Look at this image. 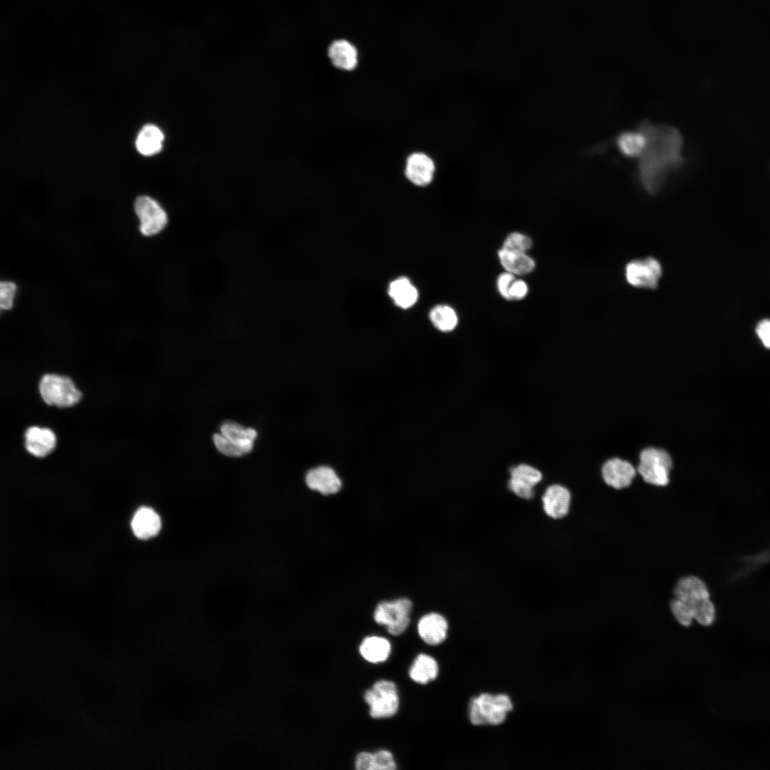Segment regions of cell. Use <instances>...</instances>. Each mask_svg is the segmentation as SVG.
<instances>
[{
  "mask_svg": "<svg viewBox=\"0 0 770 770\" xmlns=\"http://www.w3.org/2000/svg\"><path fill=\"white\" fill-rule=\"evenodd\" d=\"M388 294L396 306L404 309L412 307L419 299L416 287L406 277H400L391 282Z\"/></svg>",
  "mask_w": 770,
  "mask_h": 770,
  "instance_id": "19",
  "label": "cell"
},
{
  "mask_svg": "<svg viewBox=\"0 0 770 770\" xmlns=\"http://www.w3.org/2000/svg\"><path fill=\"white\" fill-rule=\"evenodd\" d=\"M435 165L432 159L422 153H415L407 158L405 174L410 182L426 186L433 180Z\"/></svg>",
  "mask_w": 770,
  "mask_h": 770,
  "instance_id": "13",
  "label": "cell"
},
{
  "mask_svg": "<svg viewBox=\"0 0 770 770\" xmlns=\"http://www.w3.org/2000/svg\"><path fill=\"white\" fill-rule=\"evenodd\" d=\"M16 291V286L11 282H1L0 283V307L4 310H9L13 306L14 298Z\"/></svg>",
  "mask_w": 770,
  "mask_h": 770,
  "instance_id": "31",
  "label": "cell"
},
{
  "mask_svg": "<svg viewBox=\"0 0 770 770\" xmlns=\"http://www.w3.org/2000/svg\"><path fill=\"white\" fill-rule=\"evenodd\" d=\"M364 700L369 707V714L375 719L388 718L396 714L399 708V696L395 683L386 679L376 682L364 694Z\"/></svg>",
  "mask_w": 770,
  "mask_h": 770,
  "instance_id": "5",
  "label": "cell"
},
{
  "mask_svg": "<svg viewBox=\"0 0 770 770\" xmlns=\"http://www.w3.org/2000/svg\"><path fill=\"white\" fill-rule=\"evenodd\" d=\"M542 480V473L535 468L520 464L510 471L508 487L516 496L530 499L534 495V486Z\"/></svg>",
  "mask_w": 770,
  "mask_h": 770,
  "instance_id": "10",
  "label": "cell"
},
{
  "mask_svg": "<svg viewBox=\"0 0 770 770\" xmlns=\"http://www.w3.org/2000/svg\"><path fill=\"white\" fill-rule=\"evenodd\" d=\"M528 292V287L525 282L522 279H515L508 289V300H519L525 297Z\"/></svg>",
  "mask_w": 770,
  "mask_h": 770,
  "instance_id": "32",
  "label": "cell"
},
{
  "mask_svg": "<svg viewBox=\"0 0 770 770\" xmlns=\"http://www.w3.org/2000/svg\"><path fill=\"white\" fill-rule=\"evenodd\" d=\"M25 448L32 456L43 458L50 454L56 445V436L48 428L33 426L24 433Z\"/></svg>",
  "mask_w": 770,
  "mask_h": 770,
  "instance_id": "12",
  "label": "cell"
},
{
  "mask_svg": "<svg viewBox=\"0 0 770 770\" xmlns=\"http://www.w3.org/2000/svg\"><path fill=\"white\" fill-rule=\"evenodd\" d=\"M756 332L763 344L770 349V320L759 322Z\"/></svg>",
  "mask_w": 770,
  "mask_h": 770,
  "instance_id": "34",
  "label": "cell"
},
{
  "mask_svg": "<svg viewBox=\"0 0 770 770\" xmlns=\"http://www.w3.org/2000/svg\"><path fill=\"white\" fill-rule=\"evenodd\" d=\"M412 603L407 598L379 603L374 612V619L379 625H384L392 635L404 633L410 623Z\"/></svg>",
  "mask_w": 770,
  "mask_h": 770,
  "instance_id": "7",
  "label": "cell"
},
{
  "mask_svg": "<svg viewBox=\"0 0 770 770\" xmlns=\"http://www.w3.org/2000/svg\"><path fill=\"white\" fill-rule=\"evenodd\" d=\"M672 461L664 449L650 447L642 451L637 471L647 483L665 486L669 483Z\"/></svg>",
  "mask_w": 770,
  "mask_h": 770,
  "instance_id": "6",
  "label": "cell"
},
{
  "mask_svg": "<svg viewBox=\"0 0 770 770\" xmlns=\"http://www.w3.org/2000/svg\"><path fill=\"white\" fill-rule=\"evenodd\" d=\"M513 704L503 694H481L473 698L469 705V718L474 725H498L504 722Z\"/></svg>",
  "mask_w": 770,
  "mask_h": 770,
  "instance_id": "3",
  "label": "cell"
},
{
  "mask_svg": "<svg viewBox=\"0 0 770 770\" xmlns=\"http://www.w3.org/2000/svg\"><path fill=\"white\" fill-rule=\"evenodd\" d=\"M515 279L513 274L508 272L501 273L497 279V288L500 294L505 299H508V289L511 283Z\"/></svg>",
  "mask_w": 770,
  "mask_h": 770,
  "instance_id": "33",
  "label": "cell"
},
{
  "mask_svg": "<svg viewBox=\"0 0 770 770\" xmlns=\"http://www.w3.org/2000/svg\"><path fill=\"white\" fill-rule=\"evenodd\" d=\"M646 145V137L638 128L636 130L620 133L616 138V145L620 153L627 158H639Z\"/></svg>",
  "mask_w": 770,
  "mask_h": 770,
  "instance_id": "24",
  "label": "cell"
},
{
  "mask_svg": "<svg viewBox=\"0 0 770 770\" xmlns=\"http://www.w3.org/2000/svg\"><path fill=\"white\" fill-rule=\"evenodd\" d=\"M627 282L636 288L655 289L662 275L660 262L652 257L636 259L628 262L625 267Z\"/></svg>",
  "mask_w": 770,
  "mask_h": 770,
  "instance_id": "8",
  "label": "cell"
},
{
  "mask_svg": "<svg viewBox=\"0 0 770 770\" xmlns=\"http://www.w3.org/2000/svg\"><path fill=\"white\" fill-rule=\"evenodd\" d=\"M533 245L530 237L520 232H514L507 236L502 248L518 252H527Z\"/></svg>",
  "mask_w": 770,
  "mask_h": 770,
  "instance_id": "27",
  "label": "cell"
},
{
  "mask_svg": "<svg viewBox=\"0 0 770 770\" xmlns=\"http://www.w3.org/2000/svg\"><path fill=\"white\" fill-rule=\"evenodd\" d=\"M639 128L646 137L645 150L638 158L639 180L647 192L655 194L682 164L683 138L672 125L644 122Z\"/></svg>",
  "mask_w": 770,
  "mask_h": 770,
  "instance_id": "1",
  "label": "cell"
},
{
  "mask_svg": "<svg viewBox=\"0 0 770 770\" xmlns=\"http://www.w3.org/2000/svg\"><path fill=\"white\" fill-rule=\"evenodd\" d=\"M396 763L392 754L387 750H379L371 754V770H394Z\"/></svg>",
  "mask_w": 770,
  "mask_h": 770,
  "instance_id": "28",
  "label": "cell"
},
{
  "mask_svg": "<svg viewBox=\"0 0 770 770\" xmlns=\"http://www.w3.org/2000/svg\"><path fill=\"white\" fill-rule=\"evenodd\" d=\"M305 481L310 489L323 495L336 493L342 487V481L336 472L325 466L309 470L306 475Z\"/></svg>",
  "mask_w": 770,
  "mask_h": 770,
  "instance_id": "16",
  "label": "cell"
},
{
  "mask_svg": "<svg viewBox=\"0 0 770 770\" xmlns=\"http://www.w3.org/2000/svg\"><path fill=\"white\" fill-rule=\"evenodd\" d=\"M542 500L545 513L552 518H562L569 512L571 496L570 491L563 486L555 484L549 486Z\"/></svg>",
  "mask_w": 770,
  "mask_h": 770,
  "instance_id": "15",
  "label": "cell"
},
{
  "mask_svg": "<svg viewBox=\"0 0 770 770\" xmlns=\"http://www.w3.org/2000/svg\"><path fill=\"white\" fill-rule=\"evenodd\" d=\"M371 754L369 752H360L355 759V768L358 770H371Z\"/></svg>",
  "mask_w": 770,
  "mask_h": 770,
  "instance_id": "35",
  "label": "cell"
},
{
  "mask_svg": "<svg viewBox=\"0 0 770 770\" xmlns=\"http://www.w3.org/2000/svg\"><path fill=\"white\" fill-rule=\"evenodd\" d=\"M670 608L675 619L680 625L688 627L692 624L694 620L693 615L687 605L682 601L677 598L673 599L670 603Z\"/></svg>",
  "mask_w": 770,
  "mask_h": 770,
  "instance_id": "29",
  "label": "cell"
},
{
  "mask_svg": "<svg viewBox=\"0 0 770 770\" xmlns=\"http://www.w3.org/2000/svg\"><path fill=\"white\" fill-rule=\"evenodd\" d=\"M212 441L216 448L222 454L230 457H239L245 455L244 452L232 443L221 433H215Z\"/></svg>",
  "mask_w": 770,
  "mask_h": 770,
  "instance_id": "30",
  "label": "cell"
},
{
  "mask_svg": "<svg viewBox=\"0 0 770 770\" xmlns=\"http://www.w3.org/2000/svg\"><path fill=\"white\" fill-rule=\"evenodd\" d=\"M134 210L139 218L140 232L147 237L160 232L168 223V216L159 203L147 195L136 198Z\"/></svg>",
  "mask_w": 770,
  "mask_h": 770,
  "instance_id": "9",
  "label": "cell"
},
{
  "mask_svg": "<svg viewBox=\"0 0 770 770\" xmlns=\"http://www.w3.org/2000/svg\"><path fill=\"white\" fill-rule=\"evenodd\" d=\"M328 56L335 67L343 70H353L357 64V51L345 40L333 41L329 46Z\"/></svg>",
  "mask_w": 770,
  "mask_h": 770,
  "instance_id": "21",
  "label": "cell"
},
{
  "mask_svg": "<svg viewBox=\"0 0 770 770\" xmlns=\"http://www.w3.org/2000/svg\"><path fill=\"white\" fill-rule=\"evenodd\" d=\"M447 631V621L438 613L427 614L422 617L418 623L419 635L428 645H436L441 643L446 637Z\"/></svg>",
  "mask_w": 770,
  "mask_h": 770,
  "instance_id": "17",
  "label": "cell"
},
{
  "mask_svg": "<svg viewBox=\"0 0 770 770\" xmlns=\"http://www.w3.org/2000/svg\"><path fill=\"white\" fill-rule=\"evenodd\" d=\"M220 433L235 446L240 448L245 454L250 453L254 446L257 432L252 428H245L233 421L223 422L220 426Z\"/></svg>",
  "mask_w": 770,
  "mask_h": 770,
  "instance_id": "18",
  "label": "cell"
},
{
  "mask_svg": "<svg viewBox=\"0 0 770 770\" xmlns=\"http://www.w3.org/2000/svg\"><path fill=\"white\" fill-rule=\"evenodd\" d=\"M41 399L46 404L68 408L78 404L82 393L68 376L56 374H44L38 384Z\"/></svg>",
  "mask_w": 770,
  "mask_h": 770,
  "instance_id": "4",
  "label": "cell"
},
{
  "mask_svg": "<svg viewBox=\"0 0 770 770\" xmlns=\"http://www.w3.org/2000/svg\"><path fill=\"white\" fill-rule=\"evenodd\" d=\"M674 593L675 598L687 605L698 623L709 626L714 622L715 609L707 587L700 578L693 575L680 578Z\"/></svg>",
  "mask_w": 770,
  "mask_h": 770,
  "instance_id": "2",
  "label": "cell"
},
{
  "mask_svg": "<svg viewBox=\"0 0 770 770\" xmlns=\"http://www.w3.org/2000/svg\"><path fill=\"white\" fill-rule=\"evenodd\" d=\"M161 525V519L158 513L147 506H142L135 511L130 523L134 535L141 540L157 535Z\"/></svg>",
  "mask_w": 770,
  "mask_h": 770,
  "instance_id": "14",
  "label": "cell"
},
{
  "mask_svg": "<svg viewBox=\"0 0 770 770\" xmlns=\"http://www.w3.org/2000/svg\"><path fill=\"white\" fill-rule=\"evenodd\" d=\"M438 673V666L434 658L420 654L414 659L409 672L411 679L416 683L425 684L435 679Z\"/></svg>",
  "mask_w": 770,
  "mask_h": 770,
  "instance_id": "25",
  "label": "cell"
},
{
  "mask_svg": "<svg viewBox=\"0 0 770 770\" xmlns=\"http://www.w3.org/2000/svg\"><path fill=\"white\" fill-rule=\"evenodd\" d=\"M500 265L506 272L514 275L526 274L535 267L534 260L526 252H518L501 248L498 252Z\"/></svg>",
  "mask_w": 770,
  "mask_h": 770,
  "instance_id": "20",
  "label": "cell"
},
{
  "mask_svg": "<svg viewBox=\"0 0 770 770\" xmlns=\"http://www.w3.org/2000/svg\"><path fill=\"white\" fill-rule=\"evenodd\" d=\"M636 475V470L628 461L619 458L607 460L602 467V476L605 483L613 488L628 487Z\"/></svg>",
  "mask_w": 770,
  "mask_h": 770,
  "instance_id": "11",
  "label": "cell"
},
{
  "mask_svg": "<svg viewBox=\"0 0 770 770\" xmlns=\"http://www.w3.org/2000/svg\"><path fill=\"white\" fill-rule=\"evenodd\" d=\"M164 135L155 125L147 124L139 131L136 140L137 150L143 155L150 156L160 151Z\"/></svg>",
  "mask_w": 770,
  "mask_h": 770,
  "instance_id": "22",
  "label": "cell"
},
{
  "mask_svg": "<svg viewBox=\"0 0 770 770\" xmlns=\"http://www.w3.org/2000/svg\"><path fill=\"white\" fill-rule=\"evenodd\" d=\"M429 319L439 331L449 332L457 326L458 319L456 311L450 306L438 304L433 307L429 312Z\"/></svg>",
  "mask_w": 770,
  "mask_h": 770,
  "instance_id": "26",
  "label": "cell"
},
{
  "mask_svg": "<svg viewBox=\"0 0 770 770\" xmlns=\"http://www.w3.org/2000/svg\"><path fill=\"white\" fill-rule=\"evenodd\" d=\"M391 647L389 641L379 636L365 637L360 644L359 653L362 657L371 663H381L386 661L391 653Z\"/></svg>",
  "mask_w": 770,
  "mask_h": 770,
  "instance_id": "23",
  "label": "cell"
}]
</instances>
